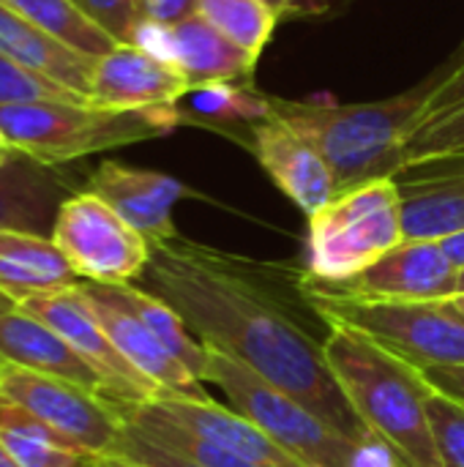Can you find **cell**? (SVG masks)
Listing matches in <instances>:
<instances>
[{
  "instance_id": "obj_1",
  "label": "cell",
  "mask_w": 464,
  "mask_h": 467,
  "mask_svg": "<svg viewBox=\"0 0 464 467\" xmlns=\"http://www.w3.org/2000/svg\"><path fill=\"white\" fill-rule=\"evenodd\" d=\"M142 285L167 301L202 345L295 397L339 432L361 443L377 441L339 391L323 356L325 337H314L298 309L304 285L290 290L287 268L178 235L150 244Z\"/></svg>"
},
{
  "instance_id": "obj_2",
  "label": "cell",
  "mask_w": 464,
  "mask_h": 467,
  "mask_svg": "<svg viewBox=\"0 0 464 467\" xmlns=\"http://www.w3.org/2000/svg\"><path fill=\"white\" fill-rule=\"evenodd\" d=\"M325 364L364 430L399 467H440L427 402L432 386L421 369L380 348L366 334L328 323Z\"/></svg>"
},
{
  "instance_id": "obj_3",
  "label": "cell",
  "mask_w": 464,
  "mask_h": 467,
  "mask_svg": "<svg viewBox=\"0 0 464 467\" xmlns=\"http://www.w3.org/2000/svg\"><path fill=\"white\" fill-rule=\"evenodd\" d=\"M446 66L386 101L317 104L268 96V109L306 137L334 172L336 194L394 178L405 167V142L438 88Z\"/></svg>"
},
{
  "instance_id": "obj_4",
  "label": "cell",
  "mask_w": 464,
  "mask_h": 467,
  "mask_svg": "<svg viewBox=\"0 0 464 467\" xmlns=\"http://www.w3.org/2000/svg\"><path fill=\"white\" fill-rule=\"evenodd\" d=\"M180 109H109L93 101H38L0 107V137L16 150L49 167L156 140L180 126Z\"/></svg>"
},
{
  "instance_id": "obj_5",
  "label": "cell",
  "mask_w": 464,
  "mask_h": 467,
  "mask_svg": "<svg viewBox=\"0 0 464 467\" xmlns=\"http://www.w3.org/2000/svg\"><path fill=\"white\" fill-rule=\"evenodd\" d=\"M205 383H213L230 400V408L254 421L284 451L306 467H399L394 454L380 441H356L295 397L279 391L227 353L208 348Z\"/></svg>"
},
{
  "instance_id": "obj_6",
  "label": "cell",
  "mask_w": 464,
  "mask_h": 467,
  "mask_svg": "<svg viewBox=\"0 0 464 467\" xmlns=\"http://www.w3.org/2000/svg\"><path fill=\"white\" fill-rule=\"evenodd\" d=\"M405 241V211L397 178H380L336 194L309 216L306 279L347 282Z\"/></svg>"
},
{
  "instance_id": "obj_7",
  "label": "cell",
  "mask_w": 464,
  "mask_h": 467,
  "mask_svg": "<svg viewBox=\"0 0 464 467\" xmlns=\"http://www.w3.org/2000/svg\"><path fill=\"white\" fill-rule=\"evenodd\" d=\"M304 285V279H301ZM309 304L325 323L347 326L375 339L388 353L427 372L464 367V312L449 301H347L306 290Z\"/></svg>"
},
{
  "instance_id": "obj_8",
  "label": "cell",
  "mask_w": 464,
  "mask_h": 467,
  "mask_svg": "<svg viewBox=\"0 0 464 467\" xmlns=\"http://www.w3.org/2000/svg\"><path fill=\"white\" fill-rule=\"evenodd\" d=\"M49 238L79 282L134 285L150 263V241L85 189L63 200Z\"/></svg>"
},
{
  "instance_id": "obj_9",
  "label": "cell",
  "mask_w": 464,
  "mask_h": 467,
  "mask_svg": "<svg viewBox=\"0 0 464 467\" xmlns=\"http://www.w3.org/2000/svg\"><path fill=\"white\" fill-rule=\"evenodd\" d=\"M0 397L30 410L88 457L112 454L123 432V419L112 400L11 364L0 369Z\"/></svg>"
},
{
  "instance_id": "obj_10",
  "label": "cell",
  "mask_w": 464,
  "mask_h": 467,
  "mask_svg": "<svg viewBox=\"0 0 464 467\" xmlns=\"http://www.w3.org/2000/svg\"><path fill=\"white\" fill-rule=\"evenodd\" d=\"M304 287L347 301H449L459 290V268L440 241L421 238L402 241L397 249L347 282L320 285L304 274Z\"/></svg>"
},
{
  "instance_id": "obj_11",
  "label": "cell",
  "mask_w": 464,
  "mask_h": 467,
  "mask_svg": "<svg viewBox=\"0 0 464 467\" xmlns=\"http://www.w3.org/2000/svg\"><path fill=\"white\" fill-rule=\"evenodd\" d=\"M19 309L46 323L71 345V350L104 380L107 400L120 402V405H139V402H150L159 397V389L150 380H145L118 353L104 326L98 323L93 306L82 296L79 285L33 296L25 304H19Z\"/></svg>"
},
{
  "instance_id": "obj_12",
  "label": "cell",
  "mask_w": 464,
  "mask_h": 467,
  "mask_svg": "<svg viewBox=\"0 0 464 467\" xmlns=\"http://www.w3.org/2000/svg\"><path fill=\"white\" fill-rule=\"evenodd\" d=\"M85 192L101 197L120 219H126L150 244L178 238L172 208L191 192L172 175L131 167L115 159L101 161L85 181Z\"/></svg>"
},
{
  "instance_id": "obj_13",
  "label": "cell",
  "mask_w": 464,
  "mask_h": 467,
  "mask_svg": "<svg viewBox=\"0 0 464 467\" xmlns=\"http://www.w3.org/2000/svg\"><path fill=\"white\" fill-rule=\"evenodd\" d=\"M82 296L93 306L107 337L118 353L159 389V397H186V400H211L205 383H200L161 342L159 337L129 309L123 306L104 285L79 282Z\"/></svg>"
},
{
  "instance_id": "obj_14",
  "label": "cell",
  "mask_w": 464,
  "mask_h": 467,
  "mask_svg": "<svg viewBox=\"0 0 464 467\" xmlns=\"http://www.w3.org/2000/svg\"><path fill=\"white\" fill-rule=\"evenodd\" d=\"M252 150L271 181L306 216L336 197V181L320 150L271 109L252 123Z\"/></svg>"
},
{
  "instance_id": "obj_15",
  "label": "cell",
  "mask_w": 464,
  "mask_h": 467,
  "mask_svg": "<svg viewBox=\"0 0 464 467\" xmlns=\"http://www.w3.org/2000/svg\"><path fill=\"white\" fill-rule=\"evenodd\" d=\"M405 241H443L464 233V153L405 164L397 175Z\"/></svg>"
},
{
  "instance_id": "obj_16",
  "label": "cell",
  "mask_w": 464,
  "mask_h": 467,
  "mask_svg": "<svg viewBox=\"0 0 464 467\" xmlns=\"http://www.w3.org/2000/svg\"><path fill=\"white\" fill-rule=\"evenodd\" d=\"M191 88L175 63L153 52L118 44L96 63L90 101L109 109H156L175 107Z\"/></svg>"
},
{
  "instance_id": "obj_17",
  "label": "cell",
  "mask_w": 464,
  "mask_h": 467,
  "mask_svg": "<svg viewBox=\"0 0 464 467\" xmlns=\"http://www.w3.org/2000/svg\"><path fill=\"white\" fill-rule=\"evenodd\" d=\"M178 427L243 457L257 467H306L284 451L271 435H265L254 421L241 416L232 408H222L213 400H186V397H156L150 400Z\"/></svg>"
},
{
  "instance_id": "obj_18",
  "label": "cell",
  "mask_w": 464,
  "mask_h": 467,
  "mask_svg": "<svg viewBox=\"0 0 464 467\" xmlns=\"http://www.w3.org/2000/svg\"><path fill=\"white\" fill-rule=\"evenodd\" d=\"M0 361L107 397L104 380L71 350V345L19 306L0 315Z\"/></svg>"
},
{
  "instance_id": "obj_19",
  "label": "cell",
  "mask_w": 464,
  "mask_h": 467,
  "mask_svg": "<svg viewBox=\"0 0 464 467\" xmlns=\"http://www.w3.org/2000/svg\"><path fill=\"white\" fill-rule=\"evenodd\" d=\"M71 194V175L63 167L14 153L0 164V230L52 235L55 216Z\"/></svg>"
},
{
  "instance_id": "obj_20",
  "label": "cell",
  "mask_w": 464,
  "mask_h": 467,
  "mask_svg": "<svg viewBox=\"0 0 464 467\" xmlns=\"http://www.w3.org/2000/svg\"><path fill=\"white\" fill-rule=\"evenodd\" d=\"M260 55L243 49L200 14L170 27V63L186 77L191 93L232 82H252Z\"/></svg>"
},
{
  "instance_id": "obj_21",
  "label": "cell",
  "mask_w": 464,
  "mask_h": 467,
  "mask_svg": "<svg viewBox=\"0 0 464 467\" xmlns=\"http://www.w3.org/2000/svg\"><path fill=\"white\" fill-rule=\"evenodd\" d=\"M0 55L14 63L85 96L90 101L96 63L93 57L66 47L55 36L44 33L38 25L16 14L11 5L0 0Z\"/></svg>"
},
{
  "instance_id": "obj_22",
  "label": "cell",
  "mask_w": 464,
  "mask_h": 467,
  "mask_svg": "<svg viewBox=\"0 0 464 467\" xmlns=\"http://www.w3.org/2000/svg\"><path fill=\"white\" fill-rule=\"evenodd\" d=\"M79 285L66 254L49 235L0 230V293L16 306L33 296Z\"/></svg>"
},
{
  "instance_id": "obj_23",
  "label": "cell",
  "mask_w": 464,
  "mask_h": 467,
  "mask_svg": "<svg viewBox=\"0 0 464 467\" xmlns=\"http://www.w3.org/2000/svg\"><path fill=\"white\" fill-rule=\"evenodd\" d=\"M0 446L22 467H88L90 460L49 424L5 397H0Z\"/></svg>"
},
{
  "instance_id": "obj_24",
  "label": "cell",
  "mask_w": 464,
  "mask_h": 467,
  "mask_svg": "<svg viewBox=\"0 0 464 467\" xmlns=\"http://www.w3.org/2000/svg\"><path fill=\"white\" fill-rule=\"evenodd\" d=\"M123 306H129L156 337L159 342L200 380L205 383V367H208V350L202 342H197L183 323V317L159 296L148 293L137 285H104Z\"/></svg>"
},
{
  "instance_id": "obj_25",
  "label": "cell",
  "mask_w": 464,
  "mask_h": 467,
  "mask_svg": "<svg viewBox=\"0 0 464 467\" xmlns=\"http://www.w3.org/2000/svg\"><path fill=\"white\" fill-rule=\"evenodd\" d=\"M16 14L38 25L44 33L55 36L66 47L101 60L109 55L118 41L77 3V0H3Z\"/></svg>"
},
{
  "instance_id": "obj_26",
  "label": "cell",
  "mask_w": 464,
  "mask_h": 467,
  "mask_svg": "<svg viewBox=\"0 0 464 467\" xmlns=\"http://www.w3.org/2000/svg\"><path fill=\"white\" fill-rule=\"evenodd\" d=\"M197 14L254 55H263L279 19L263 0H197Z\"/></svg>"
},
{
  "instance_id": "obj_27",
  "label": "cell",
  "mask_w": 464,
  "mask_h": 467,
  "mask_svg": "<svg viewBox=\"0 0 464 467\" xmlns=\"http://www.w3.org/2000/svg\"><path fill=\"white\" fill-rule=\"evenodd\" d=\"M38 101H88V99L0 55V107H19V104H38Z\"/></svg>"
},
{
  "instance_id": "obj_28",
  "label": "cell",
  "mask_w": 464,
  "mask_h": 467,
  "mask_svg": "<svg viewBox=\"0 0 464 467\" xmlns=\"http://www.w3.org/2000/svg\"><path fill=\"white\" fill-rule=\"evenodd\" d=\"M427 413L440 467H464V402L432 389Z\"/></svg>"
},
{
  "instance_id": "obj_29",
  "label": "cell",
  "mask_w": 464,
  "mask_h": 467,
  "mask_svg": "<svg viewBox=\"0 0 464 467\" xmlns=\"http://www.w3.org/2000/svg\"><path fill=\"white\" fill-rule=\"evenodd\" d=\"M449 153H464V107L421 126L405 142V164Z\"/></svg>"
},
{
  "instance_id": "obj_30",
  "label": "cell",
  "mask_w": 464,
  "mask_h": 467,
  "mask_svg": "<svg viewBox=\"0 0 464 467\" xmlns=\"http://www.w3.org/2000/svg\"><path fill=\"white\" fill-rule=\"evenodd\" d=\"M82 5L118 44H134L148 22L145 0H82Z\"/></svg>"
},
{
  "instance_id": "obj_31",
  "label": "cell",
  "mask_w": 464,
  "mask_h": 467,
  "mask_svg": "<svg viewBox=\"0 0 464 467\" xmlns=\"http://www.w3.org/2000/svg\"><path fill=\"white\" fill-rule=\"evenodd\" d=\"M464 107V47L459 49L457 57H451L446 63V74L440 77L438 88L432 90L429 101L424 104L418 120H416V131L449 112H457Z\"/></svg>"
},
{
  "instance_id": "obj_32",
  "label": "cell",
  "mask_w": 464,
  "mask_h": 467,
  "mask_svg": "<svg viewBox=\"0 0 464 467\" xmlns=\"http://www.w3.org/2000/svg\"><path fill=\"white\" fill-rule=\"evenodd\" d=\"M115 457H123L129 462L139 467H202L186 457H178L156 443H150L148 438H142L139 432H134L131 427L123 424V432H120V441L112 451Z\"/></svg>"
},
{
  "instance_id": "obj_33",
  "label": "cell",
  "mask_w": 464,
  "mask_h": 467,
  "mask_svg": "<svg viewBox=\"0 0 464 467\" xmlns=\"http://www.w3.org/2000/svg\"><path fill=\"white\" fill-rule=\"evenodd\" d=\"M191 14H197V0H145V19L161 27H175Z\"/></svg>"
},
{
  "instance_id": "obj_34",
  "label": "cell",
  "mask_w": 464,
  "mask_h": 467,
  "mask_svg": "<svg viewBox=\"0 0 464 467\" xmlns=\"http://www.w3.org/2000/svg\"><path fill=\"white\" fill-rule=\"evenodd\" d=\"M424 375L432 389H438L440 394L457 402H464V367H435V369H427Z\"/></svg>"
},
{
  "instance_id": "obj_35",
  "label": "cell",
  "mask_w": 464,
  "mask_h": 467,
  "mask_svg": "<svg viewBox=\"0 0 464 467\" xmlns=\"http://www.w3.org/2000/svg\"><path fill=\"white\" fill-rule=\"evenodd\" d=\"M276 16H314L334 8L336 0H263Z\"/></svg>"
},
{
  "instance_id": "obj_36",
  "label": "cell",
  "mask_w": 464,
  "mask_h": 467,
  "mask_svg": "<svg viewBox=\"0 0 464 467\" xmlns=\"http://www.w3.org/2000/svg\"><path fill=\"white\" fill-rule=\"evenodd\" d=\"M440 244H443V249L449 252V257L454 260V265H457L459 271H464V233L449 235V238H443Z\"/></svg>"
},
{
  "instance_id": "obj_37",
  "label": "cell",
  "mask_w": 464,
  "mask_h": 467,
  "mask_svg": "<svg viewBox=\"0 0 464 467\" xmlns=\"http://www.w3.org/2000/svg\"><path fill=\"white\" fill-rule=\"evenodd\" d=\"M88 467H139L123 457H115V454H107V457H90Z\"/></svg>"
},
{
  "instance_id": "obj_38",
  "label": "cell",
  "mask_w": 464,
  "mask_h": 467,
  "mask_svg": "<svg viewBox=\"0 0 464 467\" xmlns=\"http://www.w3.org/2000/svg\"><path fill=\"white\" fill-rule=\"evenodd\" d=\"M14 153H16V150H14V148H11V145H8V142L0 137V164H5V161L14 156Z\"/></svg>"
},
{
  "instance_id": "obj_39",
  "label": "cell",
  "mask_w": 464,
  "mask_h": 467,
  "mask_svg": "<svg viewBox=\"0 0 464 467\" xmlns=\"http://www.w3.org/2000/svg\"><path fill=\"white\" fill-rule=\"evenodd\" d=\"M0 467H22V465H19V462H16V460H14V457H11L8 451H5V449L0 446Z\"/></svg>"
},
{
  "instance_id": "obj_40",
  "label": "cell",
  "mask_w": 464,
  "mask_h": 467,
  "mask_svg": "<svg viewBox=\"0 0 464 467\" xmlns=\"http://www.w3.org/2000/svg\"><path fill=\"white\" fill-rule=\"evenodd\" d=\"M14 306H16V304H14V301H8V298H5V296L0 293V315H5V312H11Z\"/></svg>"
},
{
  "instance_id": "obj_41",
  "label": "cell",
  "mask_w": 464,
  "mask_h": 467,
  "mask_svg": "<svg viewBox=\"0 0 464 467\" xmlns=\"http://www.w3.org/2000/svg\"><path fill=\"white\" fill-rule=\"evenodd\" d=\"M451 304H454V306H457L459 312H464V293H462V296H454V298H451Z\"/></svg>"
},
{
  "instance_id": "obj_42",
  "label": "cell",
  "mask_w": 464,
  "mask_h": 467,
  "mask_svg": "<svg viewBox=\"0 0 464 467\" xmlns=\"http://www.w3.org/2000/svg\"><path fill=\"white\" fill-rule=\"evenodd\" d=\"M464 293V271H459V290H457V296H462Z\"/></svg>"
},
{
  "instance_id": "obj_43",
  "label": "cell",
  "mask_w": 464,
  "mask_h": 467,
  "mask_svg": "<svg viewBox=\"0 0 464 467\" xmlns=\"http://www.w3.org/2000/svg\"><path fill=\"white\" fill-rule=\"evenodd\" d=\"M77 3H79V5H82V0H77ZM82 8H85V5H82Z\"/></svg>"
},
{
  "instance_id": "obj_44",
  "label": "cell",
  "mask_w": 464,
  "mask_h": 467,
  "mask_svg": "<svg viewBox=\"0 0 464 467\" xmlns=\"http://www.w3.org/2000/svg\"><path fill=\"white\" fill-rule=\"evenodd\" d=\"M3 367H5V364H3V361H0V369H3Z\"/></svg>"
}]
</instances>
